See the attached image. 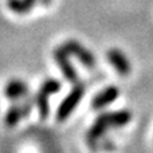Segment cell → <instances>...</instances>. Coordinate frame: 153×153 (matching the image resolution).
<instances>
[{
	"instance_id": "cell-4",
	"label": "cell",
	"mask_w": 153,
	"mask_h": 153,
	"mask_svg": "<svg viewBox=\"0 0 153 153\" xmlns=\"http://www.w3.org/2000/svg\"><path fill=\"white\" fill-rule=\"evenodd\" d=\"M110 122H108V115L107 113H102L100 115H98V118L95 119L94 125L90 127V130L87 131V142L91 146H95L96 141L100 140L104 136V133L107 131V129H110Z\"/></svg>"
},
{
	"instance_id": "cell-12",
	"label": "cell",
	"mask_w": 153,
	"mask_h": 153,
	"mask_svg": "<svg viewBox=\"0 0 153 153\" xmlns=\"http://www.w3.org/2000/svg\"><path fill=\"white\" fill-rule=\"evenodd\" d=\"M23 1H25V4L29 7V10H31L33 7H34V4H35V0H23ZM42 3L48 6V3H50V0H42Z\"/></svg>"
},
{
	"instance_id": "cell-10",
	"label": "cell",
	"mask_w": 153,
	"mask_h": 153,
	"mask_svg": "<svg viewBox=\"0 0 153 153\" xmlns=\"http://www.w3.org/2000/svg\"><path fill=\"white\" fill-rule=\"evenodd\" d=\"M35 104L38 107V113L42 119H46L50 114V106H49V95H46L42 91H38L35 95Z\"/></svg>"
},
{
	"instance_id": "cell-1",
	"label": "cell",
	"mask_w": 153,
	"mask_h": 153,
	"mask_svg": "<svg viewBox=\"0 0 153 153\" xmlns=\"http://www.w3.org/2000/svg\"><path fill=\"white\" fill-rule=\"evenodd\" d=\"M84 96V84L81 83H76L75 87L72 88L69 94H68L64 100L61 102V104L57 108V114H56V118L57 121L62 122L73 113L76 107H77L79 102L81 100V98Z\"/></svg>"
},
{
	"instance_id": "cell-9",
	"label": "cell",
	"mask_w": 153,
	"mask_h": 153,
	"mask_svg": "<svg viewBox=\"0 0 153 153\" xmlns=\"http://www.w3.org/2000/svg\"><path fill=\"white\" fill-rule=\"evenodd\" d=\"M108 115V122L111 127H122L126 126L131 121V113L129 110H118L107 113Z\"/></svg>"
},
{
	"instance_id": "cell-6",
	"label": "cell",
	"mask_w": 153,
	"mask_h": 153,
	"mask_svg": "<svg viewBox=\"0 0 153 153\" xmlns=\"http://www.w3.org/2000/svg\"><path fill=\"white\" fill-rule=\"evenodd\" d=\"M118 96H119V88L115 85H110L94 96L92 102H91V107L94 110H100L103 107L111 104L114 100H117Z\"/></svg>"
},
{
	"instance_id": "cell-7",
	"label": "cell",
	"mask_w": 153,
	"mask_h": 153,
	"mask_svg": "<svg viewBox=\"0 0 153 153\" xmlns=\"http://www.w3.org/2000/svg\"><path fill=\"white\" fill-rule=\"evenodd\" d=\"M107 60L108 62L117 69V72L122 76H127L131 71V65H130L127 57L118 49H110L107 52Z\"/></svg>"
},
{
	"instance_id": "cell-2",
	"label": "cell",
	"mask_w": 153,
	"mask_h": 153,
	"mask_svg": "<svg viewBox=\"0 0 153 153\" xmlns=\"http://www.w3.org/2000/svg\"><path fill=\"white\" fill-rule=\"evenodd\" d=\"M53 54H54V61L57 62L58 67H60L64 77L67 79L69 83H73V84L77 83V80H79L77 72H76V69L73 68L72 62H71L69 58H68L69 53L64 49V46H60V48H57V49L54 50Z\"/></svg>"
},
{
	"instance_id": "cell-11",
	"label": "cell",
	"mask_w": 153,
	"mask_h": 153,
	"mask_svg": "<svg viewBox=\"0 0 153 153\" xmlns=\"http://www.w3.org/2000/svg\"><path fill=\"white\" fill-rule=\"evenodd\" d=\"M60 90H61V83L58 80H56V79H46L41 84V88H39V91L45 92L49 96L57 94Z\"/></svg>"
},
{
	"instance_id": "cell-3",
	"label": "cell",
	"mask_w": 153,
	"mask_h": 153,
	"mask_svg": "<svg viewBox=\"0 0 153 153\" xmlns=\"http://www.w3.org/2000/svg\"><path fill=\"white\" fill-rule=\"evenodd\" d=\"M62 46L69 54H73L81 64H84L85 67H88V68L95 67V64H96L95 56H94L90 50H87L81 43L77 42V41L69 39V41H67V42L64 43Z\"/></svg>"
},
{
	"instance_id": "cell-5",
	"label": "cell",
	"mask_w": 153,
	"mask_h": 153,
	"mask_svg": "<svg viewBox=\"0 0 153 153\" xmlns=\"http://www.w3.org/2000/svg\"><path fill=\"white\" fill-rule=\"evenodd\" d=\"M31 104H33L31 102H25V103H22V104H14V106L10 107L6 117H4V123H6V126H8V127L16 126L20 119L30 114Z\"/></svg>"
},
{
	"instance_id": "cell-8",
	"label": "cell",
	"mask_w": 153,
	"mask_h": 153,
	"mask_svg": "<svg viewBox=\"0 0 153 153\" xmlns=\"http://www.w3.org/2000/svg\"><path fill=\"white\" fill-rule=\"evenodd\" d=\"M27 92H29V87L22 80H11L4 88V95L11 100H16L25 96Z\"/></svg>"
}]
</instances>
